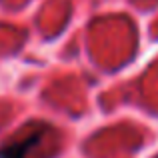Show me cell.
<instances>
[{"label": "cell", "instance_id": "6da1fadb", "mask_svg": "<svg viewBox=\"0 0 158 158\" xmlns=\"http://www.w3.org/2000/svg\"><path fill=\"white\" fill-rule=\"evenodd\" d=\"M44 132L46 130H42V128H34V130L24 132L20 138L12 140L10 144L0 148V158H28V154L44 138Z\"/></svg>", "mask_w": 158, "mask_h": 158}]
</instances>
